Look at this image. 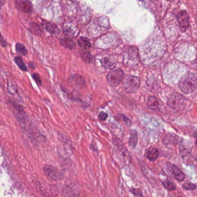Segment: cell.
I'll return each instance as SVG.
<instances>
[{
  "label": "cell",
  "mask_w": 197,
  "mask_h": 197,
  "mask_svg": "<svg viewBox=\"0 0 197 197\" xmlns=\"http://www.w3.org/2000/svg\"><path fill=\"white\" fill-rule=\"evenodd\" d=\"M177 20L180 30L182 32L187 31L189 27V17L187 11L180 10L177 14Z\"/></svg>",
  "instance_id": "cell-7"
},
{
  "label": "cell",
  "mask_w": 197,
  "mask_h": 197,
  "mask_svg": "<svg viewBox=\"0 0 197 197\" xmlns=\"http://www.w3.org/2000/svg\"><path fill=\"white\" fill-rule=\"evenodd\" d=\"M14 61H15V63L21 71H28L27 67L26 66L23 60L22 59L21 57H19V56L15 57L14 58Z\"/></svg>",
  "instance_id": "cell-22"
},
{
  "label": "cell",
  "mask_w": 197,
  "mask_h": 197,
  "mask_svg": "<svg viewBox=\"0 0 197 197\" xmlns=\"http://www.w3.org/2000/svg\"><path fill=\"white\" fill-rule=\"evenodd\" d=\"M179 87L183 93H191L197 88V78L195 74L188 72L180 79Z\"/></svg>",
  "instance_id": "cell-1"
},
{
  "label": "cell",
  "mask_w": 197,
  "mask_h": 197,
  "mask_svg": "<svg viewBox=\"0 0 197 197\" xmlns=\"http://www.w3.org/2000/svg\"><path fill=\"white\" fill-rule=\"evenodd\" d=\"M0 44H1V46L2 47H4V48H5L8 44L7 42L5 41L4 37L2 36V35L1 32H0Z\"/></svg>",
  "instance_id": "cell-31"
},
{
  "label": "cell",
  "mask_w": 197,
  "mask_h": 197,
  "mask_svg": "<svg viewBox=\"0 0 197 197\" xmlns=\"http://www.w3.org/2000/svg\"><path fill=\"white\" fill-rule=\"evenodd\" d=\"M187 102L186 98L180 94L173 93L171 94L167 100V105L174 110H180L184 109Z\"/></svg>",
  "instance_id": "cell-2"
},
{
  "label": "cell",
  "mask_w": 197,
  "mask_h": 197,
  "mask_svg": "<svg viewBox=\"0 0 197 197\" xmlns=\"http://www.w3.org/2000/svg\"><path fill=\"white\" fill-rule=\"evenodd\" d=\"M162 185L168 191H173L177 188V184L168 179H165L162 181Z\"/></svg>",
  "instance_id": "cell-21"
},
{
  "label": "cell",
  "mask_w": 197,
  "mask_h": 197,
  "mask_svg": "<svg viewBox=\"0 0 197 197\" xmlns=\"http://www.w3.org/2000/svg\"><path fill=\"white\" fill-rule=\"evenodd\" d=\"M137 142H138L137 133L136 131L133 130L131 132L130 137L128 140V145L132 148H134L136 146Z\"/></svg>",
  "instance_id": "cell-20"
},
{
  "label": "cell",
  "mask_w": 197,
  "mask_h": 197,
  "mask_svg": "<svg viewBox=\"0 0 197 197\" xmlns=\"http://www.w3.org/2000/svg\"><path fill=\"white\" fill-rule=\"evenodd\" d=\"M30 29H31L32 31L34 32V33L36 34H39L42 33V30L40 28L39 25L36 23H32L31 25Z\"/></svg>",
  "instance_id": "cell-27"
},
{
  "label": "cell",
  "mask_w": 197,
  "mask_h": 197,
  "mask_svg": "<svg viewBox=\"0 0 197 197\" xmlns=\"http://www.w3.org/2000/svg\"><path fill=\"white\" fill-rule=\"evenodd\" d=\"M130 191L136 197H143L141 190L138 188H132Z\"/></svg>",
  "instance_id": "cell-28"
},
{
  "label": "cell",
  "mask_w": 197,
  "mask_h": 197,
  "mask_svg": "<svg viewBox=\"0 0 197 197\" xmlns=\"http://www.w3.org/2000/svg\"><path fill=\"white\" fill-rule=\"evenodd\" d=\"M113 143L117 149L119 153H120L121 155L123 157L125 160L130 162V158H131L130 154L128 153L127 148L125 147V145L122 143V142L118 138H113Z\"/></svg>",
  "instance_id": "cell-8"
},
{
  "label": "cell",
  "mask_w": 197,
  "mask_h": 197,
  "mask_svg": "<svg viewBox=\"0 0 197 197\" xmlns=\"http://www.w3.org/2000/svg\"><path fill=\"white\" fill-rule=\"evenodd\" d=\"M147 105L150 109L157 110L159 107V101L156 97L152 96L148 99Z\"/></svg>",
  "instance_id": "cell-18"
},
{
  "label": "cell",
  "mask_w": 197,
  "mask_h": 197,
  "mask_svg": "<svg viewBox=\"0 0 197 197\" xmlns=\"http://www.w3.org/2000/svg\"><path fill=\"white\" fill-rule=\"evenodd\" d=\"M46 175L52 180H62L64 178V175L59 170L51 165H46L43 168Z\"/></svg>",
  "instance_id": "cell-5"
},
{
  "label": "cell",
  "mask_w": 197,
  "mask_h": 197,
  "mask_svg": "<svg viewBox=\"0 0 197 197\" xmlns=\"http://www.w3.org/2000/svg\"><path fill=\"white\" fill-rule=\"evenodd\" d=\"M101 64L105 68L112 69L115 68V63L113 59L110 57H104L101 60Z\"/></svg>",
  "instance_id": "cell-16"
},
{
  "label": "cell",
  "mask_w": 197,
  "mask_h": 197,
  "mask_svg": "<svg viewBox=\"0 0 197 197\" xmlns=\"http://www.w3.org/2000/svg\"><path fill=\"white\" fill-rule=\"evenodd\" d=\"M179 142V138L175 133H168L163 139V143L165 147L172 149L175 147Z\"/></svg>",
  "instance_id": "cell-9"
},
{
  "label": "cell",
  "mask_w": 197,
  "mask_h": 197,
  "mask_svg": "<svg viewBox=\"0 0 197 197\" xmlns=\"http://www.w3.org/2000/svg\"><path fill=\"white\" fill-rule=\"evenodd\" d=\"M5 3V1H0V10L2 8V7L4 6Z\"/></svg>",
  "instance_id": "cell-33"
},
{
  "label": "cell",
  "mask_w": 197,
  "mask_h": 197,
  "mask_svg": "<svg viewBox=\"0 0 197 197\" xmlns=\"http://www.w3.org/2000/svg\"><path fill=\"white\" fill-rule=\"evenodd\" d=\"M165 165L167 172L169 173L170 175L177 182H181L184 180L186 177L185 174L177 165L168 162L165 163Z\"/></svg>",
  "instance_id": "cell-4"
},
{
  "label": "cell",
  "mask_w": 197,
  "mask_h": 197,
  "mask_svg": "<svg viewBox=\"0 0 197 197\" xmlns=\"http://www.w3.org/2000/svg\"><path fill=\"white\" fill-rule=\"evenodd\" d=\"M65 34L70 37H76L79 33L78 29L72 24L66 23L64 26Z\"/></svg>",
  "instance_id": "cell-13"
},
{
  "label": "cell",
  "mask_w": 197,
  "mask_h": 197,
  "mask_svg": "<svg viewBox=\"0 0 197 197\" xmlns=\"http://www.w3.org/2000/svg\"><path fill=\"white\" fill-rule=\"evenodd\" d=\"M15 6L18 10L23 13L31 14L33 11V5L29 1H16Z\"/></svg>",
  "instance_id": "cell-10"
},
{
  "label": "cell",
  "mask_w": 197,
  "mask_h": 197,
  "mask_svg": "<svg viewBox=\"0 0 197 197\" xmlns=\"http://www.w3.org/2000/svg\"><path fill=\"white\" fill-rule=\"evenodd\" d=\"M13 107L14 109V113L16 116L19 120L20 122H24L25 120V113L23 110V108L19 105L17 104H13Z\"/></svg>",
  "instance_id": "cell-15"
},
{
  "label": "cell",
  "mask_w": 197,
  "mask_h": 197,
  "mask_svg": "<svg viewBox=\"0 0 197 197\" xmlns=\"http://www.w3.org/2000/svg\"><path fill=\"white\" fill-rule=\"evenodd\" d=\"M41 25L44 30L53 34H58L60 33L59 27L53 23H51L47 21L42 20Z\"/></svg>",
  "instance_id": "cell-11"
},
{
  "label": "cell",
  "mask_w": 197,
  "mask_h": 197,
  "mask_svg": "<svg viewBox=\"0 0 197 197\" xmlns=\"http://www.w3.org/2000/svg\"><path fill=\"white\" fill-rule=\"evenodd\" d=\"M192 146L189 143H184L183 139H182L180 143L179 146V153L182 157H184L185 156H187L188 153H190L192 150Z\"/></svg>",
  "instance_id": "cell-14"
},
{
  "label": "cell",
  "mask_w": 197,
  "mask_h": 197,
  "mask_svg": "<svg viewBox=\"0 0 197 197\" xmlns=\"http://www.w3.org/2000/svg\"><path fill=\"white\" fill-rule=\"evenodd\" d=\"M32 78L34 79L35 82L39 86L42 85V80L40 78L39 75L38 74H34L32 75Z\"/></svg>",
  "instance_id": "cell-29"
},
{
  "label": "cell",
  "mask_w": 197,
  "mask_h": 197,
  "mask_svg": "<svg viewBox=\"0 0 197 197\" xmlns=\"http://www.w3.org/2000/svg\"><path fill=\"white\" fill-rule=\"evenodd\" d=\"M140 84V80L138 77L128 76L123 80V86L125 91L128 93H133L138 90Z\"/></svg>",
  "instance_id": "cell-3"
},
{
  "label": "cell",
  "mask_w": 197,
  "mask_h": 197,
  "mask_svg": "<svg viewBox=\"0 0 197 197\" xmlns=\"http://www.w3.org/2000/svg\"><path fill=\"white\" fill-rule=\"evenodd\" d=\"M72 80L76 85L77 86L84 85V84L85 83V81L84 78L81 76L77 74L74 75L72 77Z\"/></svg>",
  "instance_id": "cell-23"
},
{
  "label": "cell",
  "mask_w": 197,
  "mask_h": 197,
  "mask_svg": "<svg viewBox=\"0 0 197 197\" xmlns=\"http://www.w3.org/2000/svg\"><path fill=\"white\" fill-rule=\"evenodd\" d=\"M182 187L185 190H194L197 188V185L191 182H186L183 184Z\"/></svg>",
  "instance_id": "cell-25"
},
{
  "label": "cell",
  "mask_w": 197,
  "mask_h": 197,
  "mask_svg": "<svg viewBox=\"0 0 197 197\" xmlns=\"http://www.w3.org/2000/svg\"><path fill=\"white\" fill-rule=\"evenodd\" d=\"M61 44L69 49H73L76 47V44L74 41L69 38H65L62 39L61 41Z\"/></svg>",
  "instance_id": "cell-17"
},
{
  "label": "cell",
  "mask_w": 197,
  "mask_h": 197,
  "mask_svg": "<svg viewBox=\"0 0 197 197\" xmlns=\"http://www.w3.org/2000/svg\"><path fill=\"white\" fill-rule=\"evenodd\" d=\"M81 54L83 59L84 60V61L85 63H90L92 61V56L90 54V53L87 52L86 50H83L81 53Z\"/></svg>",
  "instance_id": "cell-26"
},
{
  "label": "cell",
  "mask_w": 197,
  "mask_h": 197,
  "mask_svg": "<svg viewBox=\"0 0 197 197\" xmlns=\"http://www.w3.org/2000/svg\"><path fill=\"white\" fill-rule=\"evenodd\" d=\"M78 44H79L80 46L84 50H87L89 49L91 46V44L89 41V40L85 38V37H80L78 40Z\"/></svg>",
  "instance_id": "cell-19"
},
{
  "label": "cell",
  "mask_w": 197,
  "mask_h": 197,
  "mask_svg": "<svg viewBox=\"0 0 197 197\" xmlns=\"http://www.w3.org/2000/svg\"><path fill=\"white\" fill-rule=\"evenodd\" d=\"M160 155L159 151L157 148L151 147L147 150L146 156L150 161H154L158 159Z\"/></svg>",
  "instance_id": "cell-12"
},
{
  "label": "cell",
  "mask_w": 197,
  "mask_h": 197,
  "mask_svg": "<svg viewBox=\"0 0 197 197\" xmlns=\"http://www.w3.org/2000/svg\"><path fill=\"white\" fill-rule=\"evenodd\" d=\"M121 118H122L123 122L128 127H130L132 126V122L127 117L125 116L124 115H121Z\"/></svg>",
  "instance_id": "cell-30"
},
{
  "label": "cell",
  "mask_w": 197,
  "mask_h": 197,
  "mask_svg": "<svg viewBox=\"0 0 197 197\" xmlns=\"http://www.w3.org/2000/svg\"><path fill=\"white\" fill-rule=\"evenodd\" d=\"M108 117L107 114L105 112H101L98 115V118L101 120H106Z\"/></svg>",
  "instance_id": "cell-32"
},
{
  "label": "cell",
  "mask_w": 197,
  "mask_h": 197,
  "mask_svg": "<svg viewBox=\"0 0 197 197\" xmlns=\"http://www.w3.org/2000/svg\"><path fill=\"white\" fill-rule=\"evenodd\" d=\"M196 145H197V141H196Z\"/></svg>",
  "instance_id": "cell-34"
},
{
  "label": "cell",
  "mask_w": 197,
  "mask_h": 197,
  "mask_svg": "<svg viewBox=\"0 0 197 197\" xmlns=\"http://www.w3.org/2000/svg\"><path fill=\"white\" fill-rule=\"evenodd\" d=\"M123 72L121 69L113 70L107 75V82L111 86H117L121 83L123 78Z\"/></svg>",
  "instance_id": "cell-6"
},
{
  "label": "cell",
  "mask_w": 197,
  "mask_h": 197,
  "mask_svg": "<svg viewBox=\"0 0 197 197\" xmlns=\"http://www.w3.org/2000/svg\"><path fill=\"white\" fill-rule=\"evenodd\" d=\"M16 50L17 52L20 53L21 55L26 56L28 53V51L27 48H25L24 44L21 43H17L16 44Z\"/></svg>",
  "instance_id": "cell-24"
}]
</instances>
